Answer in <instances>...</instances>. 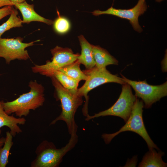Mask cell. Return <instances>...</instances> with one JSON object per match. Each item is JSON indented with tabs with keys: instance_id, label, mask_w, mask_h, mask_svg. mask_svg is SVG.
I'll return each instance as SVG.
<instances>
[{
	"instance_id": "4",
	"label": "cell",
	"mask_w": 167,
	"mask_h": 167,
	"mask_svg": "<svg viewBox=\"0 0 167 167\" xmlns=\"http://www.w3.org/2000/svg\"><path fill=\"white\" fill-rule=\"evenodd\" d=\"M144 107L143 101L137 97L130 115L125 125L115 133H104L102 135V138L105 143L109 144L115 136L121 132L131 131L137 134L142 137L146 142L149 150L153 148L159 150V148L150 138L145 127L142 116Z\"/></svg>"
},
{
	"instance_id": "15",
	"label": "cell",
	"mask_w": 167,
	"mask_h": 167,
	"mask_svg": "<svg viewBox=\"0 0 167 167\" xmlns=\"http://www.w3.org/2000/svg\"><path fill=\"white\" fill-rule=\"evenodd\" d=\"M164 153L161 151L157 152L155 149L149 150L143 156L139 167H165L167 164L162 160Z\"/></svg>"
},
{
	"instance_id": "28",
	"label": "cell",
	"mask_w": 167,
	"mask_h": 167,
	"mask_svg": "<svg viewBox=\"0 0 167 167\" xmlns=\"http://www.w3.org/2000/svg\"><path fill=\"white\" fill-rule=\"evenodd\" d=\"M1 75L0 74V75Z\"/></svg>"
},
{
	"instance_id": "8",
	"label": "cell",
	"mask_w": 167,
	"mask_h": 167,
	"mask_svg": "<svg viewBox=\"0 0 167 167\" xmlns=\"http://www.w3.org/2000/svg\"><path fill=\"white\" fill-rule=\"evenodd\" d=\"M121 75L122 80L133 89L135 96L142 99L145 108H150L153 103L167 95V81L160 85H153L148 84L146 80L134 81Z\"/></svg>"
},
{
	"instance_id": "16",
	"label": "cell",
	"mask_w": 167,
	"mask_h": 167,
	"mask_svg": "<svg viewBox=\"0 0 167 167\" xmlns=\"http://www.w3.org/2000/svg\"><path fill=\"white\" fill-rule=\"evenodd\" d=\"M80 64L77 60L74 62L62 67L58 71L79 82L81 80H86L88 77L81 70L80 68Z\"/></svg>"
},
{
	"instance_id": "22",
	"label": "cell",
	"mask_w": 167,
	"mask_h": 167,
	"mask_svg": "<svg viewBox=\"0 0 167 167\" xmlns=\"http://www.w3.org/2000/svg\"><path fill=\"white\" fill-rule=\"evenodd\" d=\"M137 156H134L131 159L127 161L125 167L135 166L137 162Z\"/></svg>"
},
{
	"instance_id": "10",
	"label": "cell",
	"mask_w": 167,
	"mask_h": 167,
	"mask_svg": "<svg viewBox=\"0 0 167 167\" xmlns=\"http://www.w3.org/2000/svg\"><path fill=\"white\" fill-rule=\"evenodd\" d=\"M147 8L145 0H139L135 6L130 9H117L111 6L106 11L96 10L92 12V13L95 16L102 14H108L113 15L122 19H127L129 21L135 31L141 32L143 30L139 24V17L144 13L146 11Z\"/></svg>"
},
{
	"instance_id": "27",
	"label": "cell",
	"mask_w": 167,
	"mask_h": 167,
	"mask_svg": "<svg viewBox=\"0 0 167 167\" xmlns=\"http://www.w3.org/2000/svg\"><path fill=\"white\" fill-rule=\"evenodd\" d=\"M157 2H161V1H162L163 0H155Z\"/></svg>"
},
{
	"instance_id": "3",
	"label": "cell",
	"mask_w": 167,
	"mask_h": 167,
	"mask_svg": "<svg viewBox=\"0 0 167 167\" xmlns=\"http://www.w3.org/2000/svg\"><path fill=\"white\" fill-rule=\"evenodd\" d=\"M77 131L70 135L68 143L60 148H57L52 142L42 141L37 147L36 158L32 162L31 167H58L62 161L64 156L73 149L78 141Z\"/></svg>"
},
{
	"instance_id": "2",
	"label": "cell",
	"mask_w": 167,
	"mask_h": 167,
	"mask_svg": "<svg viewBox=\"0 0 167 167\" xmlns=\"http://www.w3.org/2000/svg\"><path fill=\"white\" fill-rule=\"evenodd\" d=\"M50 78L56 91L57 98L61 102L62 112L50 125H54L59 121H64L71 135L73 131H77L78 126L75 116L78 108L82 104V97L64 88L54 76Z\"/></svg>"
},
{
	"instance_id": "1",
	"label": "cell",
	"mask_w": 167,
	"mask_h": 167,
	"mask_svg": "<svg viewBox=\"0 0 167 167\" xmlns=\"http://www.w3.org/2000/svg\"><path fill=\"white\" fill-rule=\"evenodd\" d=\"M28 86L30 88L28 92L23 94L14 100L6 102L1 101L6 113H14L19 118L26 117L30 110H35L43 105L45 98L43 85L36 80H31Z\"/></svg>"
},
{
	"instance_id": "25",
	"label": "cell",
	"mask_w": 167,
	"mask_h": 167,
	"mask_svg": "<svg viewBox=\"0 0 167 167\" xmlns=\"http://www.w3.org/2000/svg\"><path fill=\"white\" fill-rule=\"evenodd\" d=\"M13 4L14 6L18 3H20L25 1L26 0H10Z\"/></svg>"
},
{
	"instance_id": "9",
	"label": "cell",
	"mask_w": 167,
	"mask_h": 167,
	"mask_svg": "<svg viewBox=\"0 0 167 167\" xmlns=\"http://www.w3.org/2000/svg\"><path fill=\"white\" fill-rule=\"evenodd\" d=\"M23 38H0V57L4 58L6 64H9L13 60L17 59L26 60L29 58L25 49L32 46L37 40L28 43L22 42Z\"/></svg>"
},
{
	"instance_id": "14",
	"label": "cell",
	"mask_w": 167,
	"mask_h": 167,
	"mask_svg": "<svg viewBox=\"0 0 167 167\" xmlns=\"http://www.w3.org/2000/svg\"><path fill=\"white\" fill-rule=\"evenodd\" d=\"M92 51L95 66L98 69H106V66L108 65L118 64L117 60L106 49L100 46L93 45Z\"/></svg>"
},
{
	"instance_id": "20",
	"label": "cell",
	"mask_w": 167,
	"mask_h": 167,
	"mask_svg": "<svg viewBox=\"0 0 167 167\" xmlns=\"http://www.w3.org/2000/svg\"><path fill=\"white\" fill-rule=\"evenodd\" d=\"M53 22L54 27L55 31L60 34L64 33L69 30L70 25L68 20L65 18L59 15Z\"/></svg>"
},
{
	"instance_id": "5",
	"label": "cell",
	"mask_w": 167,
	"mask_h": 167,
	"mask_svg": "<svg viewBox=\"0 0 167 167\" xmlns=\"http://www.w3.org/2000/svg\"><path fill=\"white\" fill-rule=\"evenodd\" d=\"M83 71L87 75L88 78L84 84L78 89L76 94L79 96L85 97L86 101L82 112L83 115L86 117L89 115L88 98L87 94L90 91L100 85L108 83H115L122 85L126 83L122 78L117 75L112 74L106 69H100L95 66L91 69H86Z\"/></svg>"
},
{
	"instance_id": "29",
	"label": "cell",
	"mask_w": 167,
	"mask_h": 167,
	"mask_svg": "<svg viewBox=\"0 0 167 167\" xmlns=\"http://www.w3.org/2000/svg\"></svg>"
},
{
	"instance_id": "26",
	"label": "cell",
	"mask_w": 167,
	"mask_h": 167,
	"mask_svg": "<svg viewBox=\"0 0 167 167\" xmlns=\"http://www.w3.org/2000/svg\"><path fill=\"white\" fill-rule=\"evenodd\" d=\"M5 140V138L2 137L0 138V148L3 146Z\"/></svg>"
},
{
	"instance_id": "17",
	"label": "cell",
	"mask_w": 167,
	"mask_h": 167,
	"mask_svg": "<svg viewBox=\"0 0 167 167\" xmlns=\"http://www.w3.org/2000/svg\"><path fill=\"white\" fill-rule=\"evenodd\" d=\"M54 76L60 84L65 88L76 93L79 82L72 77L66 75L59 71L54 73Z\"/></svg>"
},
{
	"instance_id": "11",
	"label": "cell",
	"mask_w": 167,
	"mask_h": 167,
	"mask_svg": "<svg viewBox=\"0 0 167 167\" xmlns=\"http://www.w3.org/2000/svg\"><path fill=\"white\" fill-rule=\"evenodd\" d=\"M26 122V119L23 117L16 118L6 113L0 101V134L1 132L0 128L6 126L10 129V132L13 137H15L17 134L22 132V130L18 125H24Z\"/></svg>"
},
{
	"instance_id": "6",
	"label": "cell",
	"mask_w": 167,
	"mask_h": 167,
	"mask_svg": "<svg viewBox=\"0 0 167 167\" xmlns=\"http://www.w3.org/2000/svg\"><path fill=\"white\" fill-rule=\"evenodd\" d=\"M52 55L51 61H47L45 64L35 65L32 67V71L46 76H53L54 73L62 67L76 61L80 55L74 54L70 48L57 46L51 50Z\"/></svg>"
},
{
	"instance_id": "18",
	"label": "cell",
	"mask_w": 167,
	"mask_h": 167,
	"mask_svg": "<svg viewBox=\"0 0 167 167\" xmlns=\"http://www.w3.org/2000/svg\"><path fill=\"white\" fill-rule=\"evenodd\" d=\"M13 137L10 132H6L3 146L0 148V167H5L9 162L10 152L13 144Z\"/></svg>"
},
{
	"instance_id": "13",
	"label": "cell",
	"mask_w": 167,
	"mask_h": 167,
	"mask_svg": "<svg viewBox=\"0 0 167 167\" xmlns=\"http://www.w3.org/2000/svg\"><path fill=\"white\" fill-rule=\"evenodd\" d=\"M78 38L81 51V54L77 60L85 66L86 69H91L96 64L93 54V45L90 44L82 35L79 36Z\"/></svg>"
},
{
	"instance_id": "21",
	"label": "cell",
	"mask_w": 167,
	"mask_h": 167,
	"mask_svg": "<svg viewBox=\"0 0 167 167\" xmlns=\"http://www.w3.org/2000/svg\"><path fill=\"white\" fill-rule=\"evenodd\" d=\"M14 6H7L0 8V20L3 18L11 15Z\"/></svg>"
},
{
	"instance_id": "24",
	"label": "cell",
	"mask_w": 167,
	"mask_h": 167,
	"mask_svg": "<svg viewBox=\"0 0 167 167\" xmlns=\"http://www.w3.org/2000/svg\"><path fill=\"white\" fill-rule=\"evenodd\" d=\"M162 69L163 72L167 71V53L165 54L164 58L161 62Z\"/></svg>"
},
{
	"instance_id": "19",
	"label": "cell",
	"mask_w": 167,
	"mask_h": 167,
	"mask_svg": "<svg viewBox=\"0 0 167 167\" xmlns=\"http://www.w3.org/2000/svg\"><path fill=\"white\" fill-rule=\"evenodd\" d=\"M18 13L17 10L14 8L8 19L0 25V38L2 35L6 31L13 28L22 26V20L17 16Z\"/></svg>"
},
{
	"instance_id": "12",
	"label": "cell",
	"mask_w": 167,
	"mask_h": 167,
	"mask_svg": "<svg viewBox=\"0 0 167 167\" xmlns=\"http://www.w3.org/2000/svg\"><path fill=\"white\" fill-rule=\"evenodd\" d=\"M14 6L21 12L22 17V23L29 24L32 21L43 22L49 25L53 24V20L45 19L40 16L35 11L33 4H28L26 1L15 4Z\"/></svg>"
},
{
	"instance_id": "23",
	"label": "cell",
	"mask_w": 167,
	"mask_h": 167,
	"mask_svg": "<svg viewBox=\"0 0 167 167\" xmlns=\"http://www.w3.org/2000/svg\"><path fill=\"white\" fill-rule=\"evenodd\" d=\"M7 6H14V5L10 0H0V8Z\"/></svg>"
},
{
	"instance_id": "7",
	"label": "cell",
	"mask_w": 167,
	"mask_h": 167,
	"mask_svg": "<svg viewBox=\"0 0 167 167\" xmlns=\"http://www.w3.org/2000/svg\"><path fill=\"white\" fill-rule=\"evenodd\" d=\"M122 85L119 97L111 107L92 116L88 115L85 120L87 121L100 117L112 116L122 118L126 122L130 115L137 97L133 94L131 87L129 84L126 83Z\"/></svg>"
}]
</instances>
